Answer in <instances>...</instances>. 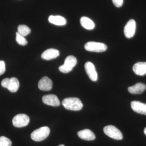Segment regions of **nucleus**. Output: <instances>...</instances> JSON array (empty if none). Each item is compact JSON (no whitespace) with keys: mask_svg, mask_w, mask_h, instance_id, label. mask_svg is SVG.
I'll return each instance as SVG.
<instances>
[{"mask_svg":"<svg viewBox=\"0 0 146 146\" xmlns=\"http://www.w3.org/2000/svg\"><path fill=\"white\" fill-rule=\"evenodd\" d=\"M62 104L66 109L72 111H79L83 107L81 100L77 98H66L63 100Z\"/></svg>","mask_w":146,"mask_h":146,"instance_id":"1","label":"nucleus"},{"mask_svg":"<svg viewBox=\"0 0 146 146\" xmlns=\"http://www.w3.org/2000/svg\"><path fill=\"white\" fill-rule=\"evenodd\" d=\"M50 132V128L48 127H42L34 131L31 133V137L33 141L39 142L46 138L49 135Z\"/></svg>","mask_w":146,"mask_h":146,"instance_id":"2","label":"nucleus"},{"mask_svg":"<svg viewBox=\"0 0 146 146\" xmlns=\"http://www.w3.org/2000/svg\"><path fill=\"white\" fill-rule=\"evenodd\" d=\"M77 63V60L74 56H69L65 58L64 64L59 67V70L61 72L65 74L70 72L76 66Z\"/></svg>","mask_w":146,"mask_h":146,"instance_id":"3","label":"nucleus"},{"mask_svg":"<svg viewBox=\"0 0 146 146\" xmlns=\"http://www.w3.org/2000/svg\"><path fill=\"white\" fill-rule=\"evenodd\" d=\"M1 85L4 88H7L10 92L15 93L20 86V83L18 79L15 77L4 79L1 82Z\"/></svg>","mask_w":146,"mask_h":146,"instance_id":"4","label":"nucleus"},{"mask_svg":"<svg viewBox=\"0 0 146 146\" xmlns=\"http://www.w3.org/2000/svg\"><path fill=\"white\" fill-rule=\"evenodd\" d=\"M84 48L88 51L102 52L106 50L107 46L105 44L100 42H89L84 45Z\"/></svg>","mask_w":146,"mask_h":146,"instance_id":"5","label":"nucleus"},{"mask_svg":"<svg viewBox=\"0 0 146 146\" xmlns=\"http://www.w3.org/2000/svg\"><path fill=\"white\" fill-rule=\"evenodd\" d=\"M104 131L108 136L115 140H121L123 139L121 132L114 126L109 125L105 127Z\"/></svg>","mask_w":146,"mask_h":146,"instance_id":"6","label":"nucleus"},{"mask_svg":"<svg viewBox=\"0 0 146 146\" xmlns=\"http://www.w3.org/2000/svg\"><path fill=\"white\" fill-rule=\"evenodd\" d=\"M29 121V117L28 115L24 114H20L16 115L13 117L12 123L15 127H22L27 125Z\"/></svg>","mask_w":146,"mask_h":146,"instance_id":"7","label":"nucleus"},{"mask_svg":"<svg viewBox=\"0 0 146 146\" xmlns=\"http://www.w3.org/2000/svg\"><path fill=\"white\" fill-rule=\"evenodd\" d=\"M136 23L133 19H131L125 25L124 29V33L127 38H132L135 33Z\"/></svg>","mask_w":146,"mask_h":146,"instance_id":"8","label":"nucleus"},{"mask_svg":"<svg viewBox=\"0 0 146 146\" xmlns=\"http://www.w3.org/2000/svg\"><path fill=\"white\" fill-rule=\"evenodd\" d=\"M84 68L90 79L93 81H96L98 78V73L94 64L91 62H86L84 65Z\"/></svg>","mask_w":146,"mask_h":146,"instance_id":"9","label":"nucleus"},{"mask_svg":"<svg viewBox=\"0 0 146 146\" xmlns=\"http://www.w3.org/2000/svg\"><path fill=\"white\" fill-rule=\"evenodd\" d=\"M42 101L45 104L52 106H58L60 105V102L58 98L54 94L44 96L42 98Z\"/></svg>","mask_w":146,"mask_h":146,"instance_id":"10","label":"nucleus"},{"mask_svg":"<svg viewBox=\"0 0 146 146\" xmlns=\"http://www.w3.org/2000/svg\"><path fill=\"white\" fill-rule=\"evenodd\" d=\"M38 86L39 89L42 91H50L52 89V80L48 77H43L38 82Z\"/></svg>","mask_w":146,"mask_h":146,"instance_id":"11","label":"nucleus"},{"mask_svg":"<svg viewBox=\"0 0 146 146\" xmlns=\"http://www.w3.org/2000/svg\"><path fill=\"white\" fill-rule=\"evenodd\" d=\"M132 109L134 112L146 115V104L140 102L134 101L131 103Z\"/></svg>","mask_w":146,"mask_h":146,"instance_id":"12","label":"nucleus"},{"mask_svg":"<svg viewBox=\"0 0 146 146\" xmlns=\"http://www.w3.org/2000/svg\"><path fill=\"white\" fill-rule=\"evenodd\" d=\"M59 52L55 49L50 48L44 51L42 54L41 56L43 59L46 60H50L56 58L59 56Z\"/></svg>","mask_w":146,"mask_h":146,"instance_id":"13","label":"nucleus"},{"mask_svg":"<svg viewBox=\"0 0 146 146\" xmlns=\"http://www.w3.org/2000/svg\"><path fill=\"white\" fill-rule=\"evenodd\" d=\"M79 138L85 141H93L96 138V136L93 131L89 129H84L80 131L77 133Z\"/></svg>","mask_w":146,"mask_h":146,"instance_id":"14","label":"nucleus"},{"mask_svg":"<svg viewBox=\"0 0 146 146\" xmlns=\"http://www.w3.org/2000/svg\"><path fill=\"white\" fill-rule=\"evenodd\" d=\"M146 89V86L145 84L138 82L133 86L128 88V91L130 94H140L143 93Z\"/></svg>","mask_w":146,"mask_h":146,"instance_id":"15","label":"nucleus"},{"mask_svg":"<svg viewBox=\"0 0 146 146\" xmlns=\"http://www.w3.org/2000/svg\"><path fill=\"white\" fill-rule=\"evenodd\" d=\"M133 70L137 75H145L146 74V62H138L134 64Z\"/></svg>","mask_w":146,"mask_h":146,"instance_id":"16","label":"nucleus"},{"mask_svg":"<svg viewBox=\"0 0 146 146\" xmlns=\"http://www.w3.org/2000/svg\"><path fill=\"white\" fill-rule=\"evenodd\" d=\"M48 21L50 23L57 26L65 25L67 21L64 17L60 16L51 15L48 18Z\"/></svg>","mask_w":146,"mask_h":146,"instance_id":"17","label":"nucleus"},{"mask_svg":"<svg viewBox=\"0 0 146 146\" xmlns=\"http://www.w3.org/2000/svg\"><path fill=\"white\" fill-rule=\"evenodd\" d=\"M82 26L86 29L92 30L95 28V23L92 20L88 17H82L80 20Z\"/></svg>","mask_w":146,"mask_h":146,"instance_id":"18","label":"nucleus"},{"mask_svg":"<svg viewBox=\"0 0 146 146\" xmlns=\"http://www.w3.org/2000/svg\"><path fill=\"white\" fill-rule=\"evenodd\" d=\"M18 31L19 34L23 36H27L31 32V29L25 25H20L18 27Z\"/></svg>","mask_w":146,"mask_h":146,"instance_id":"19","label":"nucleus"},{"mask_svg":"<svg viewBox=\"0 0 146 146\" xmlns=\"http://www.w3.org/2000/svg\"><path fill=\"white\" fill-rule=\"evenodd\" d=\"M16 41L21 46H25L28 44L27 39L24 36L19 34L18 32L16 33Z\"/></svg>","mask_w":146,"mask_h":146,"instance_id":"20","label":"nucleus"},{"mask_svg":"<svg viewBox=\"0 0 146 146\" xmlns=\"http://www.w3.org/2000/svg\"><path fill=\"white\" fill-rule=\"evenodd\" d=\"M12 142L10 139L5 136L0 137V146H11Z\"/></svg>","mask_w":146,"mask_h":146,"instance_id":"21","label":"nucleus"},{"mask_svg":"<svg viewBox=\"0 0 146 146\" xmlns=\"http://www.w3.org/2000/svg\"><path fill=\"white\" fill-rule=\"evenodd\" d=\"M5 65L4 61L0 60V76L3 74L5 72Z\"/></svg>","mask_w":146,"mask_h":146,"instance_id":"22","label":"nucleus"},{"mask_svg":"<svg viewBox=\"0 0 146 146\" xmlns=\"http://www.w3.org/2000/svg\"><path fill=\"white\" fill-rule=\"evenodd\" d=\"M112 3L117 7H120L123 5V0H112Z\"/></svg>","mask_w":146,"mask_h":146,"instance_id":"23","label":"nucleus"},{"mask_svg":"<svg viewBox=\"0 0 146 146\" xmlns=\"http://www.w3.org/2000/svg\"><path fill=\"white\" fill-rule=\"evenodd\" d=\"M144 133H145V134L146 135V127L145 128V129H144Z\"/></svg>","mask_w":146,"mask_h":146,"instance_id":"24","label":"nucleus"},{"mask_svg":"<svg viewBox=\"0 0 146 146\" xmlns=\"http://www.w3.org/2000/svg\"><path fill=\"white\" fill-rule=\"evenodd\" d=\"M58 146H65L63 145H59Z\"/></svg>","mask_w":146,"mask_h":146,"instance_id":"25","label":"nucleus"}]
</instances>
